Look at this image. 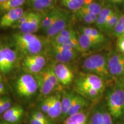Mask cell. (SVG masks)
Listing matches in <instances>:
<instances>
[{"label":"cell","mask_w":124,"mask_h":124,"mask_svg":"<svg viewBox=\"0 0 124 124\" xmlns=\"http://www.w3.org/2000/svg\"><path fill=\"white\" fill-rule=\"evenodd\" d=\"M74 89L90 102H95L105 92L106 81L95 74L82 72L74 80Z\"/></svg>","instance_id":"6da1fadb"},{"label":"cell","mask_w":124,"mask_h":124,"mask_svg":"<svg viewBox=\"0 0 124 124\" xmlns=\"http://www.w3.org/2000/svg\"><path fill=\"white\" fill-rule=\"evenodd\" d=\"M12 38L16 49L24 56L42 54L44 41L35 33L18 32L14 34Z\"/></svg>","instance_id":"7a4b0ae2"},{"label":"cell","mask_w":124,"mask_h":124,"mask_svg":"<svg viewBox=\"0 0 124 124\" xmlns=\"http://www.w3.org/2000/svg\"><path fill=\"white\" fill-rule=\"evenodd\" d=\"M105 106L113 120L124 119V89L118 85L105 90Z\"/></svg>","instance_id":"3957f363"},{"label":"cell","mask_w":124,"mask_h":124,"mask_svg":"<svg viewBox=\"0 0 124 124\" xmlns=\"http://www.w3.org/2000/svg\"><path fill=\"white\" fill-rule=\"evenodd\" d=\"M83 72L95 74L105 81H109L112 78L108 65V58L102 54L97 53L89 56L82 63Z\"/></svg>","instance_id":"277c9868"},{"label":"cell","mask_w":124,"mask_h":124,"mask_svg":"<svg viewBox=\"0 0 124 124\" xmlns=\"http://www.w3.org/2000/svg\"><path fill=\"white\" fill-rule=\"evenodd\" d=\"M14 87L17 95L25 100L30 99L39 91L38 82L34 75L28 73L23 74L17 79Z\"/></svg>","instance_id":"5b68a950"},{"label":"cell","mask_w":124,"mask_h":124,"mask_svg":"<svg viewBox=\"0 0 124 124\" xmlns=\"http://www.w3.org/2000/svg\"><path fill=\"white\" fill-rule=\"evenodd\" d=\"M49 55L57 63H69L78 56L80 52L72 46L66 44H60L51 42Z\"/></svg>","instance_id":"8992f818"},{"label":"cell","mask_w":124,"mask_h":124,"mask_svg":"<svg viewBox=\"0 0 124 124\" xmlns=\"http://www.w3.org/2000/svg\"><path fill=\"white\" fill-rule=\"evenodd\" d=\"M46 65V58L42 54L24 56L22 67L26 73L35 75L40 73Z\"/></svg>","instance_id":"52a82bcc"},{"label":"cell","mask_w":124,"mask_h":124,"mask_svg":"<svg viewBox=\"0 0 124 124\" xmlns=\"http://www.w3.org/2000/svg\"><path fill=\"white\" fill-rule=\"evenodd\" d=\"M17 53L7 46L0 48V71L1 74H7L13 70L17 61Z\"/></svg>","instance_id":"ba28073f"},{"label":"cell","mask_w":124,"mask_h":124,"mask_svg":"<svg viewBox=\"0 0 124 124\" xmlns=\"http://www.w3.org/2000/svg\"><path fill=\"white\" fill-rule=\"evenodd\" d=\"M71 20L72 17L70 14L63 10L54 24L45 32L47 38L49 39L54 38L59 34L62 31L70 26Z\"/></svg>","instance_id":"9c48e42d"},{"label":"cell","mask_w":124,"mask_h":124,"mask_svg":"<svg viewBox=\"0 0 124 124\" xmlns=\"http://www.w3.org/2000/svg\"><path fill=\"white\" fill-rule=\"evenodd\" d=\"M56 75L63 87L68 86L75 80L73 71L66 63H57L52 64Z\"/></svg>","instance_id":"30bf717a"},{"label":"cell","mask_w":124,"mask_h":124,"mask_svg":"<svg viewBox=\"0 0 124 124\" xmlns=\"http://www.w3.org/2000/svg\"><path fill=\"white\" fill-rule=\"evenodd\" d=\"M108 65L112 77H121L124 74V54L113 52L108 58Z\"/></svg>","instance_id":"8fae6325"},{"label":"cell","mask_w":124,"mask_h":124,"mask_svg":"<svg viewBox=\"0 0 124 124\" xmlns=\"http://www.w3.org/2000/svg\"><path fill=\"white\" fill-rule=\"evenodd\" d=\"M46 13L31 11V16L25 23L18 28L20 32L35 33L40 29L41 22Z\"/></svg>","instance_id":"7c38bea8"},{"label":"cell","mask_w":124,"mask_h":124,"mask_svg":"<svg viewBox=\"0 0 124 124\" xmlns=\"http://www.w3.org/2000/svg\"><path fill=\"white\" fill-rule=\"evenodd\" d=\"M34 77L38 82L39 91L41 99L51 95L54 92L58 91L49 79L45 75L43 70L40 73L34 75Z\"/></svg>","instance_id":"4fadbf2b"},{"label":"cell","mask_w":124,"mask_h":124,"mask_svg":"<svg viewBox=\"0 0 124 124\" xmlns=\"http://www.w3.org/2000/svg\"><path fill=\"white\" fill-rule=\"evenodd\" d=\"M25 13L24 9L21 8L13 9L4 13L0 19V27L8 28L13 27Z\"/></svg>","instance_id":"5bb4252c"},{"label":"cell","mask_w":124,"mask_h":124,"mask_svg":"<svg viewBox=\"0 0 124 124\" xmlns=\"http://www.w3.org/2000/svg\"><path fill=\"white\" fill-rule=\"evenodd\" d=\"M62 111V91H56L52 94L51 104L47 116L52 120L60 118Z\"/></svg>","instance_id":"9a60e30c"},{"label":"cell","mask_w":124,"mask_h":124,"mask_svg":"<svg viewBox=\"0 0 124 124\" xmlns=\"http://www.w3.org/2000/svg\"><path fill=\"white\" fill-rule=\"evenodd\" d=\"M77 92L75 91H68L67 90H63L62 91V111L60 120L64 121L67 117L68 113L72 106Z\"/></svg>","instance_id":"2e32d148"},{"label":"cell","mask_w":124,"mask_h":124,"mask_svg":"<svg viewBox=\"0 0 124 124\" xmlns=\"http://www.w3.org/2000/svg\"><path fill=\"white\" fill-rule=\"evenodd\" d=\"M90 106V101L77 93L67 117L77 114L88 108Z\"/></svg>","instance_id":"e0dca14e"},{"label":"cell","mask_w":124,"mask_h":124,"mask_svg":"<svg viewBox=\"0 0 124 124\" xmlns=\"http://www.w3.org/2000/svg\"><path fill=\"white\" fill-rule=\"evenodd\" d=\"M63 12V10L59 8H53L51 9L47 13H46L44 15L41 22L40 29L46 32L54 24V23L60 16Z\"/></svg>","instance_id":"ac0fdd59"},{"label":"cell","mask_w":124,"mask_h":124,"mask_svg":"<svg viewBox=\"0 0 124 124\" xmlns=\"http://www.w3.org/2000/svg\"><path fill=\"white\" fill-rule=\"evenodd\" d=\"M88 108L69 116L64 120V124H89L90 112Z\"/></svg>","instance_id":"d6986e66"},{"label":"cell","mask_w":124,"mask_h":124,"mask_svg":"<svg viewBox=\"0 0 124 124\" xmlns=\"http://www.w3.org/2000/svg\"><path fill=\"white\" fill-rule=\"evenodd\" d=\"M79 32L85 34L91 39L101 45L105 41V38L102 32L98 29L90 27L81 26L79 27Z\"/></svg>","instance_id":"ffe728a7"},{"label":"cell","mask_w":124,"mask_h":124,"mask_svg":"<svg viewBox=\"0 0 124 124\" xmlns=\"http://www.w3.org/2000/svg\"><path fill=\"white\" fill-rule=\"evenodd\" d=\"M78 40L83 52L93 50L101 46V44L80 32L78 33Z\"/></svg>","instance_id":"44dd1931"},{"label":"cell","mask_w":124,"mask_h":124,"mask_svg":"<svg viewBox=\"0 0 124 124\" xmlns=\"http://www.w3.org/2000/svg\"><path fill=\"white\" fill-rule=\"evenodd\" d=\"M51 42L57 43L60 44H66L72 46V48L77 49L79 52H83L78 39H69L62 36L56 35L54 38L50 39Z\"/></svg>","instance_id":"7402d4cb"},{"label":"cell","mask_w":124,"mask_h":124,"mask_svg":"<svg viewBox=\"0 0 124 124\" xmlns=\"http://www.w3.org/2000/svg\"><path fill=\"white\" fill-rule=\"evenodd\" d=\"M43 71L45 74V75L46 76V77L49 79V80L52 83V85L55 86L56 90L58 91H63V87L60 83L58 79V77L56 75L52 64L45 67V68L43 70Z\"/></svg>","instance_id":"603a6c76"},{"label":"cell","mask_w":124,"mask_h":124,"mask_svg":"<svg viewBox=\"0 0 124 124\" xmlns=\"http://www.w3.org/2000/svg\"><path fill=\"white\" fill-rule=\"evenodd\" d=\"M75 15L78 20L88 25L95 24L98 17L82 8L75 12Z\"/></svg>","instance_id":"cb8c5ba5"},{"label":"cell","mask_w":124,"mask_h":124,"mask_svg":"<svg viewBox=\"0 0 124 124\" xmlns=\"http://www.w3.org/2000/svg\"><path fill=\"white\" fill-rule=\"evenodd\" d=\"M26 0H7L0 4V12L4 14L13 9L21 8Z\"/></svg>","instance_id":"d4e9b609"},{"label":"cell","mask_w":124,"mask_h":124,"mask_svg":"<svg viewBox=\"0 0 124 124\" xmlns=\"http://www.w3.org/2000/svg\"><path fill=\"white\" fill-rule=\"evenodd\" d=\"M89 124H102V105H98L92 110Z\"/></svg>","instance_id":"484cf974"},{"label":"cell","mask_w":124,"mask_h":124,"mask_svg":"<svg viewBox=\"0 0 124 124\" xmlns=\"http://www.w3.org/2000/svg\"><path fill=\"white\" fill-rule=\"evenodd\" d=\"M62 5L71 11L79 10L86 2V0H61Z\"/></svg>","instance_id":"4316f807"},{"label":"cell","mask_w":124,"mask_h":124,"mask_svg":"<svg viewBox=\"0 0 124 124\" xmlns=\"http://www.w3.org/2000/svg\"><path fill=\"white\" fill-rule=\"evenodd\" d=\"M102 8V6L99 3L91 1H90L88 0H86V2L82 7V9H84L93 15L97 16L100 14Z\"/></svg>","instance_id":"83f0119b"},{"label":"cell","mask_w":124,"mask_h":124,"mask_svg":"<svg viewBox=\"0 0 124 124\" xmlns=\"http://www.w3.org/2000/svg\"><path fill=\"white\" fill-rule=\"evenodd\" d=\"M13 105V101L10 96L8 95L1 96V98H0V114L1 116H2Z\"/></svg>","instance_id":"f1b7e54d"},{"label":"cell","mask_w":124,"mask_h":124,"mask_svg":"<svg viewBox=\"0 0 124 124\" xmlns=\"http://www.w3.org/2000/svg\"><path fill=\"white\" fill-rule=\"evenodd\" d=\"M120 15L118 12L117 11H114L113 15L110 17L108 21H107L106 28H105V32H110L111 31H113L114 28L117 25L118 21L120 18Z\"/></svg>","instance_id":"f546056e"},{"label":"cell","mask_w":124,"mask_h":124,"mask_svg":"<svg viewBox=\"0 0 124 124\" xmlns=\"http://www.w3.org/2000/svg\"><path fill=\"white\" fill-rule=\"evenodd\" d=\"M30 116L42 121L46 124H53V120L48 116L40 110H33L31 112Z\"/></svg>","instance_id":"4dcf8cb0"},{"label":"cell","mask_w":124,"mask_h":124,"mask_svg":"<svg viewBox=\"0 0 124 124\" xmlns=\"http://www.w3.org/2000/svg\"><path fill=\"white\" fill-rule=\"evenodd\" d=\"M51 101H52V94L43 98L41 99L39 104V110L42 111L43 113L47 115L49 108H50Z\"/></svg>","instance_id":"1f68e13d"},{"label":"cell","mask_w":124,"mask_h":124,"mask_svg":"<svg viewBox=\"0 0 124 124\" xmlns=\"http://www.w3.org/2000/svg\"><path fill=\"white\" fill-rule=\"evenodd\" d=\"M113 33L117 38L124 36V15L120 16L117 24L113 30Z\"/></svg>","instance_id":"d6a6232c"},{"label":"cell","mask_w":124,"mask_h":124,"mask_svg":"<svg viewBox=\"0 0 124 124\" xmlns=\"http://www.w3.org/2000/svg\"><path fill=\"white\" fill-rule=\"evenodd\" d=\"M58 35L62 36L65 38L69 39H78V33H77L74 28L69 26L67 28L62 31Z\"/></svg>","instance_id":"836d02e7"},{"label":"cell","mask_w":124,"mask_h":124,"mask_svg":"<svg viewBox=\"0 0 124 124\" xmlns=\"http://www.w3.org/2000/svg\"><path fill=\"white\" fill-rule=\"evenodd\" d=\"M24 114V108H22L21 109H20V110H18L15 113H13V114H12L11 116H9V117H8L6 120L4 121H5L10 122L12 124H16L18 121H20L21 120V119L22 118L23 115Z\"/></svg>","instance_id":"e575fe53"},{"label":"cell","mask_w":124,"mask_h":124,"mask_svg":"<svg viewBox=\"0 0 124 124\" xmlns=\"http://www.w3.org/2000/svg\"><path fill=\"white\" fill-rule=\"evenodd\" d=\"M114 120L105 105H102V124H114Z\"/></svg>","instance_id":"d590c367"},{"label":"cell","mask_w":124,"mask_h":124,"mask_svg":"<svg viewBox=\"0 0 124 124\" xmlns=\"http://www.w3.org/2000/svg\"><path fill=\"white\" fill-rule=\"evenodd\" d=\"M30 5L32 7L35 11L40 12V13H46V9L44 7L39 0H29Z\"/></svg>","instance_id":"8d00e7d4"},{"label":"cell","mask_w":124,"mask_h":124,"mask_svg":"<svg viewBox=\"0 0 124 124\" xmlns=\"http://www.w3.org/2000/svg\"><path fill=\"white\" fill-rule=\"evenodd\" d=\"M114 10L111 9L110 7H102L100 13L98 16H100L101 17L104 18V19H106L108 21L110 17L114 13Z\"/></svg>","instance_id":"74e56055"},{"label":"cell","mask_w":124,"mask_h":124,"mask_svg":"<svg viewBox=\"0 0 124 124\" xmlns=\"http://www.w3.org/2000/svg\"><path fill=\"white\" fill-rule=\"evenodd\" d=\"M107 21H108L106 19H104V18L101 17L100 16H98L95 24L98 28L99 29V30L105 32Z\"/></svg>","instance_id":"f35d334b"},{"label":"cell","mask_w":124,"mask_h":124,"mask_svg":"<svg viewBox=\"0 0 124 124\" xmlns=\"http://www.w3.org/2000/svg\"><path fill=\"white\" fill-rule=\"evenodd\" d=\"M117 46L120 52L124 54V36L118 38Z\"/></svg>","instance_id":"ab89813d"},{"label":"cell","mask_w":124,"mask_h":124,"mask_svg":"<svg viewBox=\"0 0 124 124\" xmlns=\"http://www.w3.org/2000/svg\"><path fill=\"white\" fill-rule=\"evenodd\" d=\"M46 10L51 8L53 5L54 0H39Z\"/></svg>","instance_id":"60d3db41"},{"label":"cell","mask_w":124,"mask_h":124,"mask_svg":"<svg viewBox=\"0 0 124 124\" xmlns=\"http://www.w3.org/2000/svg\"><path fill=\"white\" fill-rule=\"evenodd\" d=\"M0 94H1V96L8 94L7 87L2 80V79H1V82H0Z\"/></svg>","instance_id":"b9f144b4"},{"label":"cell","mask_w":124,"mask_h":124,"mask_svg":"<svg viewBox=\"0 0 124 124\" xmlns=\"http://www.w3.org/2000/svg\"><path fill=\"white\" fill-rule=\"evenodd\" d=\"M29 124H46L42 121H40L39 120L35 118L29 116Z\"/></svg>","instance_id":"7bdbcfd3"},{"label":"cell","mask_w":124,"mask_h":124,"mask_svg":"<svg viewBox=\"0 0 124 124\" xmlns=\"http://www.w3.org/2000/svg\"><path fill=\"white\" fill-rule=\"evenodd\" d=\"M110 2L113 3H116V4H118V3H121L123 2L124 0H108Z\"/></svg>","instance_id":"ee69618b"},{"label":"cell","mask_w":124,"mask_h":124,"mask_svg":"<svg viewBox=\"0 0 124 124\" xmlns=\"http://www.w3.org/2000/svg\"><path fill=\"white\" fill-rule=\"evenodd\" d=\"M0 124H15L10 123V122H7V121H4V120H1V122H0Z\"/></svg>","instance_id":"f6af8a7d"},{"label":"cell","mask_w":124,"mask_h":124,"mask_svg":"<svg viewBox=\"0 0 124 124\" xmlns=\"http://www.w3.org/2000/svg\"><path fill=\"white\" fill-rule=\"evenodd\" d=\"M7 1V0H0V4H1V3L4 2H5V1Z\"/></svg>","instance_id":"bcb514c9"}]
</instances>
